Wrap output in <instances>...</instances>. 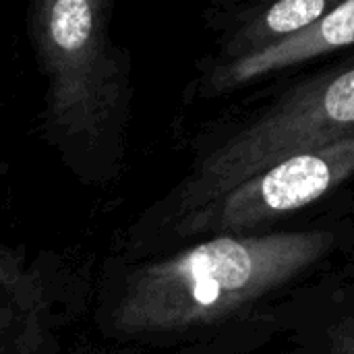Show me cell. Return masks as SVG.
Instances as JSON below:
<instances>
[{"label": "cell", "mask_w": 354, "mask_h": 354, "mask_svg": "<svg viewBox=\"0 0 354 354\" xmlns=\"http://www.w3.org/2000/svg\"><path fill=\"white\" fill-rule=\"evenodd\" d=\"M344 234V226H307L201 239L133 272L114 322L133 336L216 332L322 272Z\"/></svg>", "instance_id": "6da1fadb"}, {"label": "cell", "mask_w": 354, "mask_h": 354, "mask_svg": "<svg viewBox=\"0 0 354 354\" xmlns=\"http://www.w3.org/2000/svg\"><path fill=\"white\" fill-rule=\"evenodd\" d=\"M354 131V58L317 73L214 139L174 193L176 222L276 162Z\"/></svg>", "instance_id": "7a4b0ae2"}, {"label": "cell", "mask_w": 354, "mask_h": 354, "mask_svg": "<svg viewBox=\"0 0 354 354\" xmlns=\"http://www.w3.org/2000/svg\"><path fill=\"white\" fill-rule=\"evenodd\" d=\"M354 176V131L297 151L245 180L224 197L174 224L178 236L261 232L272 222L326 199Z\"/></svg>", "instance_id": "3957f363"}, {"label": "cell", "mask_w": 354, "mask_h": 354, "mask_svg": "<svg viewBox=\"0 0 354 354\" xmlns=\"http://www.w3.org/2000/svg\"><path fill=\"white\" fill-rule=\"evenodd\" d=\"M41 48L52 79L54 114L68 127H93L112 106L114 66L108 60L97 4L58 0L41 17Z\"/></svg>", "instance_id": "277c9868"}, {"label": "cell", "mask_w": 354, "mask_h": 354, "mask_svg": "<svg viewBox=\"0 0 354 354\" xmlns=\"http://www.w3.org/2000/svg\"><path fill=\"white\" fill-rule=\"evenodd\" d=\"M351 46H354V0L336 4L322 19L263 52L239 60L214 62L203 79V93L207 97L224 95L268 75L299 66Z\"/></svg>", "instance_id": "5b68a950"}, {"label": "cell", "mask_w": 354, "mask_h": 354, "mask_svg": "<svg viewBox=\"0 0 354 354\" xmlns=\"http://www.w3.org/2000/svg\"><path fill=\"white\" fill-rule=\"evenodd\" d=\"M336 4L338 2L330 0H282L276 4L251 6L249 12L236 17V25L226 35L216 62L239 60L263 52L322 19Z\"/></svg>", "instance_id": "8992f818"}, {"label": "cell", "mask_w": 354, "mask_h": 354, "mask_svg": "<svg viewBox=\"0 0 354 354\" xmlns=\"http://www.w3.org/2000/svg\"><path fill=\"white\" fill-rule=\"evenodd\" d=\"M290 354H354V313L332 319Z\"/></svg>", "instance_id": "52a82bcc"}]
</instances>
